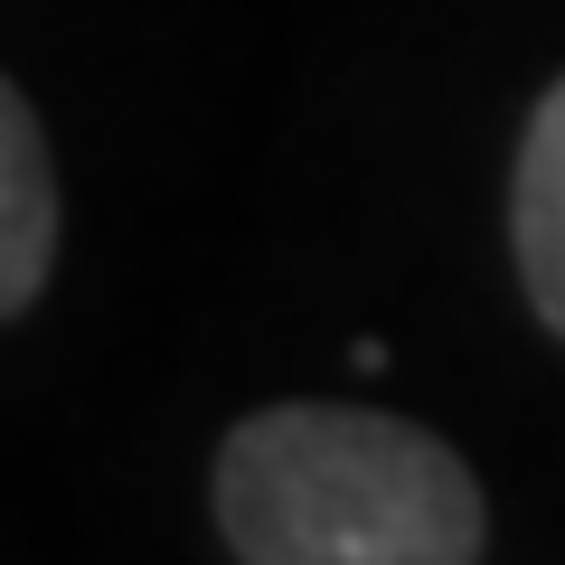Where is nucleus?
Instances as JSON below:
<instances>
[{
	"mask_svg": "<svg viewBox=\"0 0 565 565\" xmlns=\"http://www.w3.org/2000/svg\"><path fill=\"white\" fill-rule=\"evenodd\" d=\"M509 255H519L527 311L565 340V76L537 95L509 161Z\"/></svg>",
	"mask_w": 565,
	"mask_h": 565,
	"instance_id": "obj_3",
	"label": "nucleus"
},
{
	"mask_svg": "<svg viewBox=\"0 0 565 565\" xmlns=\"http://www.w3.org/2000/svg\"><path fill=\"white\" fill-rule=\"evenodd\" d=\"M226 556L245 565H471L490 500L434 424L377 405H264L207 471Z\"/></svg>",
	"mask_w": 565,
	"mask_h": 565,
	"instance_id": "obj_1",
	"label": "nucleus"
},
{
	"mask_svg": "<svg viewBox=\"0 0 565 565\" xmlns=\"http://www.w3.org/2000/svg\"><path fill=\"white\" fill-rule=\"evenodd\" d=\"M57 274V161L29 95L0 76V321H20Z\"/></svg>",
	"mask_w": 565,
	"mask_h": 565,
	"instance_id": "obj_2",
	"label": "nucleus"
}]
</instances>
